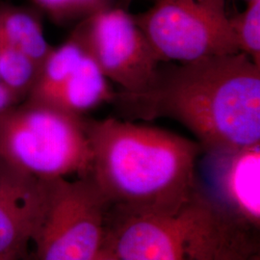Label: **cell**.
<instances>
[{
	"instance_id": "obj_18",
	"label": "cell",
	"mask_w": 260,
	"mask_h": 260,
	"mask_svg": "<svg viewBox=\"0 0 260 260\" xmlns=\"http://www.w3.org/2000/svg\"><path fill=\"white\" fill-rule=\"evenodd\" d=\"M0 260H4V259H0Z\"/></svg>"
},
{
	"instance_id": "obj_14",
	"label": "cell",
	"mask_w": 260,
	"mask_h": 260,
	"mask_svg": "<svg viewBox=\"0 0 260 260\" xmlns=\"http://www.w3.org/2000/svg\"><path fill=\"white\" fill-rule=\"evenodd\" d=\"M252 245V242L247 239H239L229 246L216 260H243L246 255L256 251Z\"/></svg>"
},
{
	"instance_id": "obj_4",
	"label": "cell",
	"mask_w": 260,
	"mask_h": 260,
	"mask_svg": "<svg viewBox=\"0 0 260 260\" xmlns=\"http://www.w3.org/2000/svg\"><path fill=\"white\" fill-rule=\"evenodd\" d=\"M86 118L22 101L0 114V162L39 180L86 177L91 167Z\"/></svg>"
},
{
	"instance_id": "obj_7",
	"label": "cell",
	"mask_w": 260,
	"mask_h": 260,
	"mask_svg": "<svg viewBox=\"0 0 260 260\" xmlns=\"http://www.w3.org/2000/svg\"><path fill=\"white\" fill-rule=\"evenodd\" d=\"M70 36L125 93L147 89L160 66L133 16L121 8L109 7L79 20Z\"/></svg>"
},
{
	"instance_id": "obj_5",
	"label": "cell",
	"mask_w": 260,
	"mask_h": 260,
	"mask_svg": "<svg viewBox=\"0 0 260 260\" xmlns=\"http://www.w3.org/2000/svg\"><path fill=\"white\" fill-rule=\"evenodd\" d=\"M44 198L26 260H93L105 244L110 205L89 176L43 180Z\"/></svg>"
},
{
	"instance_id": "obj_16",
	"label": "cell",
	"mask_w": 260,
	"mask_h": 260,
	"mask_svg": "<svg viewBox=\"0 0 260 260\" xmlns=\"http://www.w3.org/2000/svg\"><path fill=\"white\" fill-rule=\"evenodd\" d=\"M93 260H120L111 251H109L107 248L103 247L102 251L95 256Z\"/></svg>"
},
{
	"instance_id": "obj_11",
	"label": "cell",
	"mask_w": 260,
	"mask_h": 260,
	"mask_svg": "<svg viewBox=\"0 0 260 260\" xmlns=\"http://www.w3.org/2000/svg\"><path fill=\"white\" fill-rule=\"evenodd\" d=\"M0 41L27 56L40 69L53 47L36 13L8 4L0 5Z\"/></svg>"
},
{
	"instance_id": "obj_1",
	"label": "cell",
	"mask_w": 260,
	"mask_h": 260,
	"mask_svg": "<svg viewBox=\"0 0 260 260\" xmlns=\"http://www.w3.org/2000/svg\"><path fill=\"white\" fill-rule=\"evenodd\" d=\"M112 103L130 119L180 122L205 152L260 144V66L242 52L159 66L147 89Z\"/></svg>"
},
{
	"instance_id": "obj_6",
	"label": "cell",
	"mask_w": 260,
	"mask_h": 260,
	"mask_svg": "<svg viewBox=\"0 0 260 260\" xmlns=\"http://www.w3.org/2000/svg\"><path fill=\"white\" fill-rule=\"evenodd\" d=\"M133 19L160 63L240 52L225 0H156Z\"/></svg>"
},
{
	"instance_id": "obj_17",
	"label": "cell",
	"mask_w": 260,
	"mask_h": 260,
	"mask_svg": "<svg viewBox=\"0 0 260 260\" xmlns=\"http://www.w3.org/2000/svg\"><path fill=\"white\" fill-rule=\"evenodd\" d=\"M243 260H260L259 252L256 251H252L248 255H246Z\"/></svg>"
},
{
	"instance_id": "obj_9",
	"label": "cell",
	"mask_w": 260,
	"mask_h": 260,
	"mask_svg": "<svg viewBox=\"0 0 260 260\" xmlns=\"http://www.w3.org/2000/svg\"><path fill=\"white\" fill-rule=\"evenodd\" d=\"M198 186L235 231L251 237L260 228V144L205 151Z\"/></svg>"
},
{
	"instance_id": "obj_3",
	"label": "cell",
	"mask_w": 260,
	"mask_h": 260,
	"mask_svg": "<svg viewBox=\"0 0 260 260\" xmlns=\"http://www.w3.org/2000/svg\"><path fill=\"white\" fill-rule=\"evenodd\" d=\"M239 239L251 240L226 222L198 186L171 209L110 207L104 247L120 260H216Z\"/></svg>"
},
{
	"instance_id": "obj_15",
	"label": "cell",
	"mask_w": 260,
	"mask_h": 260,
	"mask_svg": "<svg viewBox=\"0 0 260 260\" xmlns=\"http://www.w3.org/2000/svg\"><path fill=\"white\" fill-rule=\"evenodd\" d=\"M20 102L17 95L0 81V114Z\"/></svg>"
},
{
	"instance_id": "obj_8",
	"label": "cell",
	"mask_w": 260,
	"mask_h": 260,
	"mask_svg": "<svg viewBox=\"0 0 260 260\" xmlns=\"http://www.w3.org/2000/svg\"><path fill=\"white\" fill-rule=\"evenodd\" d=\"M115 95L99 66L69 36L52 47L25 100L84 117L103 103H113Z\"/></svg>"
},
{
	"instance_id": "obj_13",
	"label": "cell",
	"mask_w": 260,
	"mask_h": 260,
	"mask_svg": "<svg viewBox=\"0 0 260 260\" xmlns=\"http://www.w3.org/2000/svg\"><path fill=\"white\" fill-rule=\"evenodd\" d=\"M57 23L81 20L111 7V0H30Z\"/></svg>"
},
{
	"instance_id": "obj_2",
	"label": "cell",
	"mask_w": 260,
	"mask_h": 260,
	"mask_svg": "<svg viewBox=\"0 0 260 260\" xmlns=\"http://www.w3.org/2000/svg\"><path fill=\"white\" fill-rule=\"evenodd\" d=\"M89 177L111 208L157 211L189 200L198 187L195 141L156 126L116 118L86 119Z\"/></svg>"
},
{
	"instance_id": "obj_19",
	"label": "cell",
	"mask_w": 260,
	"mask_h": 260,
	"mask_svg": "<svg viewBox=\"0 0 260 260\" xmlns=\"http://www.w3.org/2000/svg\"><path fill=\"white\" fill-rule=\"evenodd\" d=\"M0 81H1V80H0Z\"/></svg>"
},
{
	"instance_id": "obj_10",
	"label": "cell",
	"mask_w": 260,
	"mask_h": 260,
	"mask_svg": "<svg viewBox=\"0 0 260 260\" xmlns=\"http://www.w3.org/2000/svg\"><path fill=\"white\" fill-rule=\"evenodd\" d=\"M43 198V180L0 162V259H27Z\"/></svg>"
},
{
	"instance_id": "obj_12",
	"label": "cell",
	"mask_w": 260,
	"mask_h": 260,
	"mask_svg": "<svg viewBox=\"0 0 260 260\" xmlns=\"http://www.w3.org/2000/svg\"><path fill=\"white\" fill-rule=\"evenodd\" d=\"M238 50L260 66V0H249L242 13L231 18Z\"/></svg>"
}]
</instances>
